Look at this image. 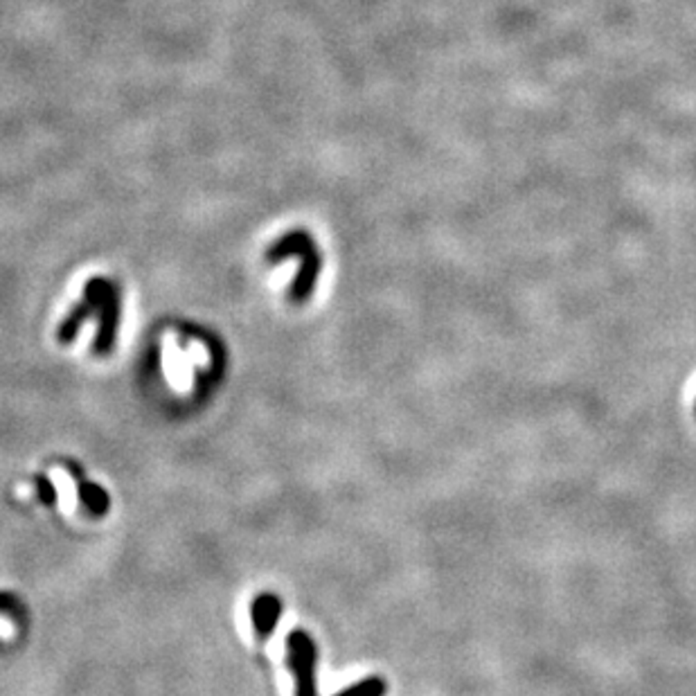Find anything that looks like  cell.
I'll return each mask as SVG.
<instances>
[{
    "mask_svg": "<svg viewBox=\"0 0 696 696\" xmlns=\"http://www.w3.org/2000/svg\"><path fill=\"white\" fill-rule=\"evenodd\" d=\"M80 498L81 503L86 505V510L93 512L95 516L107 514L108 507H111V501H108V494L104 492L99 484L95 483H81L80 484Z\"/></svg>",
    "mask_w": 696,
    "mask_h": 696,
    "instance_id": "cell-3",
    "label": "cell"
},
{
    "mask_svg": "<svg viewBox=\"0 0 696 696\" xmlns=\"http://www.w3.org/2000/svg\"><path fill=\"white\" fill-rule=\"evenodd\" d=\"M279 616H282V602L279 597L271 593L258 595L250 604V620H253V629L255 635L259 640L271 638L273 631H276Z\"/></svg>",
    "mask_w": 696,
    "mask_h": 696,
    "instance_id": "cell-2",
    "label": "cell"
},
{
    "mask_svg": "<svg viewBox=\"0 0 696 696\" xmlns=\"http://www.w3.org/2000/svg\"><path fill=\"white\" fill-rule=\"evenodd\" d=\"M36 487H39V496L41 501L45 503V505H54L57 503V492H54L52 483H48V478H43V475H39L36 478Z\"/></svg>",
    "mask_w": 696,
    "mask_h": 696,
    "instance_id": "cell-5",
    "label": "cell"
},
{
    "mask_svg": "<svg viewBox=\"0 0 696 696\" xmlns=\"http://www.w3.org/2000/svg\"><path fill=\"white\" fill-rule=\"evenodd\" d=\"M287 663L296 676V696H315V643L306 631L288 634Z\"/></svg>",
    "mask_w": 696,
    "mask_h": 696,
    "instance_id": "cell-1",
    "label": "cell"
},
{
    "mask_svg": "<svg viewBox=\"0 0 696 696\" xmlns=\"http://www.w3.org/2000/svg\"><path fill=\"white\" fill-rule=\"evenodd\" d=\"M386 694V683L379 676H370V679H363L361 683L352 685V688L343 690V692L334 694V696H383Z\"/></svg>",
    "mask_w": 696,
    "mask_h": 696,
    "instance_id": "cell-4",
    "label": "cell"
}]
</instances>
